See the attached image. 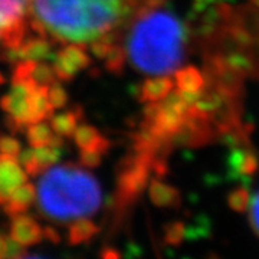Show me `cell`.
I'll list each match as a JSON object with an SVG mask.
<instances>
[{
  "label": "cell",
  "instance_id": "obj_6",
  "mask_svg": "<svg viewBox=\"0 0 259 259\" xmlns=\"http://www.w3.org/2000/svg\"><path fill=\"white\" fill-rule=\"evenodd\" d=\"M28 182V173L18 157L0 153V204H5L12 194Z\"/></svg>",
  "mask_w": 259,
  "mask_h": 259
},
{
  "label": "cell",
  "instance_id": "obj_12",
  "mask_svg": "<svg viewBox=\"0 0 259 259\" xmlns=\"http://www.w3.org/2000/svg\"><path fill=\"white\" fill-rule=\"evenodd\" d=\"M33 156L36 163L37 170L42 175L47 168L52 167L59 160V148L58 146L49 144V146H40L33 147Z\"/></svg>",
  "mask_w": 259,
  "mask_h": 259
},
{
  "label": "cell",
  "instance_id": "obj_19",
  "mask_svg": "<svg viewBox=\"0 0 259 259\" xmlns=\"http://www.w3.org/2000/svg\"><path fill=\"white\" fill-rule=\"evenodd\" d=\"M44 235H45V238H48L49 241L52 242H58L59 241V236L56 235V232L54 229H51V228H45L44 229Z\"/></svg>",
  "mask_w": 259,
  "mask_h": 259
},
{
  "label": "cell",
  "instance_id": "obj_9",
  "mask_svg": "<svg viewBox=\"0 0 259 259\" xmlns=\"http://www.w3.org/2000/svg\"><path fill=\"white\" fill-rule=\"evenodd\" d=\"M54 44L44 36H35L25 39L22 47L18 49V58L28 61H47L52 56Z\"/></svg>",
  "mask_w": 259,
  "mask_h": 259
},
{
  "label": "cell",
  "instance_id": "obj_5",
  "mask_svg": "<svg viewBox=\"0 0 259 259\" xmlns=\"http://www.w3.org/2000/svg\"><path fill=\"white\" fill-rule=\"evenodd\" d=\"M90 64V54L78 47H62L52 58V66L59 82L74 79L81 71L87 69Z\"/></svg>",
  "mask_w": 259,
  "mask_h": 259
},
{
  "label": "cell",
  "instance_id": "obj_16",
  "mask_svg": "<svg viewBox=\"0 0 259 259\" xmlns=\"http://www.w3.org/2000/svg\"><path fill=\"white\" fill-rule=\"evenodd\" d=\"M0 153L12 157H19V154L22 153V144L18 139H13L9 136L0 137Z\"/></svg>",
  "mask_w": 259,
  "mask_h": 259
},
{
  "label": "cell",
  "instance_id": "obj_8",
  "mask_svg": "<svg viewBox=\"0 0 259 259\" xmlns=\"http://www.w3.org/2000/svg\"><path fill=\"white\" fill-rule=\"evenodd\" d=\"M36 202V187L26 182L25 185L19 187L15 193L9 197V200L5 203V212L10 218L22 214L28 210L32 204Z\"/></svg>",
  "mask_w": 259,
  "mask_h": 259
},
{
  "label": "cell",
  "instance_id": "obj_18",
  "mask_svg": "<svg viewBox=\"0 0 259 259\" xmlns=\"http://www.w3.org/2000/svg\"><path fill=\"white\" fill-rule=\"evenodd\" d=\"M8 242L9 239L0 235V259H6V250H8Z\"/></svg>",
  "mask_w": 259,
  "mask_h": 259
},
{
  "label": "cell",
  "instance_id": "obj_4",
  "mask_svg": "<svg viewBox=\"0 0 259 259\" xmlns=\"http://www.w3.org/2000/svg\"><path fill=\"white\" fill-rule=\"evenodd\" d=\"M28 26V0H0V59L18 55Z\"/></svg>",
  "mask_w": 259,
  "mask_h": 259
},
{
  "label": "cell",
  "instance_id": "obj_2",
  "mask_svg": "<svg viewBox=\"0 0 259 259\" xmlns=\"http://www.w3.org/2000/svg\"><path fill=\"white\" fill-rule=\"evenodd\" d=\"M102 203L100 182L82 167L65 163L47 168L36 186V207L45 219L74 223L94 216Z\"/></svg>",
  "mask_w": 259,
  "mask_h": 259
},
{
  "label": "cell",
  "instance_id": "obj_20",
  "mask_svg": "<svg viewBox=\"0 0 259 259\" xmlns=\"http://www.w3.org/2000/svg\"><path fill=\"white\" fill-rule=\"evenodd\" d=\"M20 259H42V258H37V256H26V255H25L23 258H20Z\"/></svg>",
  "mask_w": 259,
  "mask_h": 259
},
{
  "label": "cell",
  "instance_id": "obj_7",
  "mask_svg": "<svg viewBox=\"0 0 259 259\" xmlns=\"http://www.w3.org/2000/svg\"><path fill=\"white\" fill-rule=\"evenodd\" d=\"M10 225V238L25 246L36 245L45 238L44 229L36 219L30 218L28 214H18L12 218Z\"/></svg>",
  "mask_w": 259,
  "mask_h": 259
},
{
  "label": "cell",
  "instance_id": "obj_3",
  "mask_svg": "<svg viewBox=\"0 0 259 259\" xmlns=\"http://www.w3.org/2000/svg\"><path fill=\"white\" fill-rule=\"evenodd\" d=\"M182 51L183 33L179 22L158 8L141 16L122 40L124 59L141 72L156 76L175 71Z\"/></svg>",
  "mask_w": 259,
  "mask_h": 259
},
{
  "label": "cell",
  "instance_id": "obj_14",
  "mask_svg": "<svg viewBox=\"0 0 259 259\" xmlns=\"http://www.w3.org/2000/svg\"><path fill=\"white\" fill-rule=\"evenodd\" d=\"M97 232V228L91 221L82 219V221H76L72 223L71 231H69V242L72 245L81 243V242L88 241L94 233Z\"/></svg>",
  "mask_w": 259,
  "mask_h": 259
},
{
  "label": "cell",
  "instance_id": "obj_11",
  "mask_svg": "<svg viewBox=\"0 0 259 259\" xmlns=\"http://www.w3.org/2000/svg\"><path fill=\"white\" fill-rule=\"evenodd\" d=\"M78 120H79V115L75 112V110H71V111L59 112V114H52L49 122L59 137H71L78 128Z\"/></svg>",
  "mask_w": 259,
  "mask_h": 259
},
{
  "label": "cell",
  "instance_id": "obj_17",
  "mask_svg": "<svg viewBox=\"0 0 259 259\" xmlns=\"http://www.w3.org/2000/svg\"><path fill=\"white\" fill-rule=\"evenodd\" d=\"M249 222L252 229L259 236V193L253 197L249 207Z\"/></svg>",
  "mask_w": 259,
  "mask_h": 259
},
{
  "label": "cell",
  "instance_id": "obj_10",
  "mask_svg": "<svg viewBox=\"0 0 259 259\" xmlns=\"http://www.w3.org/2000/svg\"><path fill=\"white\" fill-rule=\"evenodd\" d=\"M26 136H28V141L30 147H40V146H59L61 144V139L56 134L51 122L47 121H39L35 124H30L26 130Z\"/></svg>",
  "mask_w": 259,
  "mask_h": 259
},
{
  "label": "cell",
  "instance_id": "obj_15",
  "mask_svg": "<svg viewBox=\"0 0 259 259\" xmlns=\"http://www.w3.org/2000/svg\"><path fill=\"white\" fill-rule=\"evenodd\" d=\"M48 95H49V100L52 102L54 108L55 110H59V108H64L68 102V94L64 90V87L59 82L52 83L49 85V91H48Z\"/></svg>",
  "mask_w": 259,
  "mask_h": 259
},
{
  "label": "cell",
  "instance_id": "obj_1",
  "mask_svg": "<svg viewBox=\"0 0 259 259\" xmlns=\"http://www.w3.org/2000/svg\"><path fill=\"white\" fill-rule=\"evenodd\" d=\"M163 0H28L29 26L59 47H78L115 69L130 28Z\"/></svg>",
  "mask_w": 259,
  "mask_h": 259
},
{
  "label": "cell",
  "instance_id": "obj_13",
  "mask_svg": "<svg viewBox=\"0 0 259 259\" xmlns=\"http://www.w3.org/2000/svg\"><path fill=\"white\" fill-rule=\"evenodd\" d=\"M75 143L81 150H97L100 151V143L101 139L98 136V131L90 125H81L78 127L74 134Z\"/></svg>",
  "mask_w": 259,
  "mask_h": 259
}]
</instances>
